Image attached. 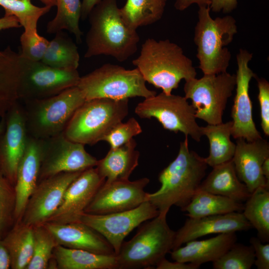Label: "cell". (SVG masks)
Returning a JSON list of instances; mask_svg holds the SVG:
<instances>
[{
    "mask_svg": "<svg viewBox=\"0 0 269 269\" xmlns=\"http://www.w3.org/2000/svg\"><path fill=\"white\" fill-rule=\"evenodd\" d=\"M88 17L85 58L104 55L124 62L136 52L139 35L124 22L117 0H102Z\"/></svg>",
    "mask_w": 269,
    "mask_h": 269,
    "instance_id": "1",
    "label": "cell"
},
{
    "mask_svg": "<svg viewBox=\"0 0 269 269\" xmlns=\"http://www.w3.org/2000/svg\"><path fill=\"white\" fill-rule=\"evenodd\" d=\"M207 166L204 158L189 149L188 136H185L180 143L176 158L159 174L160 188L148 193L147 200L159 213L167 214L173 205L182 210L199 189Z\"/></svg>",
    "mask_w": 269,
    "mask_h": 269,
    "instance_id": "2",
    "label": "cell"
},
{
    "mask_svg": "<svg viewBox=\"0 0 269 269\" xmlns=\"http://www.w3.org/2000/svg\"><path fill=\"white\" fill-rule=\"evenodd\" d=\"M132 63L146 82L167 95L178 87L182 79L187 81L197 75L192 60L180 46L168 39L147 38Z\"/></svg>",
    "mask_w": 269,
    "mask_h": 269,
    "instance_id": "3",
    "label": "cell"
},
{
    "mask_svg": "<svg viewBox=\"0 0 269 269\" xmlns=\"http://www.w3.org/2000/svg\"><path fill=\"white\" fill-rule=\"evenodd\" d=\"M209 6H199L194 29L199 68L204 75L227 72L231 53L226 47L237 33L236 19L231 15L213 18Z\"/></svg>",
    "mask_w": 269,
    "mask_h": 269,
    "instance_id": "4",
    "label": "cell"
},
{
    "mask_svg": "<svg viewBox=\"0 0 269 269\" xmlns=\"http://www.w3.org/2000/svg\"><path fill=\"white\" fill-rule=\"evenodd\" d=\"M167 214L159 213L132 239L123 242L116 255L118 269L150 268L165 258L172 250L176 234L167 224Z\"/></svg>",
    "mask_w": 269,
    "mask_h": 269,
    "instance_id": "5",
    "label": "cell"
},
{
    "mask_svg": "<svg viewBox=\"0 0 269 269\" xmlns=\"http://www.w3.org/2000/svg\"><path fill=\"white\" fill-rule=\"evenodd\" d=\"M129 113V99L98 98L86 101L75 112L63 133L84 145L100 141Z\"/></svg>",
    "mask_w": 269,
    "mask_h": 269,
    "instance_id": "6",
    "label": "cell"
},
{
    "mask_svg": "<svg viewBox=\"0 0 269 269\" xmlns=\"http://www.w3.org/2000/svg\"><path fill=\"white\" fill-rule=\"evenodd\" d=\"M85 101L77 86L50 97L24 101L28 134L44 139L63 133L75 112Z\"/></svg>",
    "mask_w": 269,
    "mask_h": 269,
    "instance_id": "7",
    "label": "cell"
},
{
    "mask_svg": "<svg viewBox=\"0 0 269 269\" xmlns=\"http://www.w3.org/2000/svg\"><path fill=\"white\" fill-rule=\"evenodd\" d=\"M145 81L136 68L126 69L116 64L106 63L80 77L77 87L86 101L98 98L129 99L135 97L144 99L156 94L148 89Z\"/></svg>",
    "mask_w": 269,
    "mask_h": 269,
    "instance_id": "8",
    "label": "cell"
},
{
    "mask_svg": "<svg viewBox=\"0 0 269 269\" xmlns=\"http://www.w3.org/2000/svg\"><path fill=\"white\" fill-rule=\"evenodd\" d=\"M236 84V75L227 72L204 75L199 79L185 81L184 97L191 100L196 119L210 125L220 124Z\"/></svg>",
    "mask_w": 269,
    "mask_h": 269,
    "instance_id": "9",
    "label": "cell"
},
{
    "mask_svg": "<svg viewBox=\"0 0 269 269\" xmlns=\"http://www.w3.org/2000/svg\"><path fill=\"white\" fill-rule=\"evenodd\" d=\"M134 112L141 119H156L164 129L183 133L200 141L201 127L196 121L195 110L185 97L162 92L145 98L136 106Z\"/></svg>",
    "mask_w": 269,
    "mask_h": 269,
    "instance_id": "10",
    "label": "cell"
},
{
    "mask_svg": "<svg viewBox=\"0 0 269 269\" xmlns=\"http://www.w3.org/2000/svg\"><path fill=\"white\" fill-rule=\"evenodd\" d=\"M20 55V54H19ZM19 100L41 99L57 95L77 86L80 76L77 70L51 67L41 61H32L20 55Z\"/></svg>",
    "mask_w": 269,
    "mask_h": 269,
    "instance_id": "11",
    "label": "cell"
},
{
    "mask_svg": "<svg viewBox=\"0 0 269 269\" xmlns=\"http://www.w3.org/2000/svg\"><path fill=\"white\" fill-rule=\"evenodd\" d=\"M39 140L41 164L38 182L62 172L83 171L97 164L98 160L86 151L85 145L68 139L63 133Z\"/></svg>",
    "mask_w": 269,
    "mask_h": 269,
    "instance_id": "12",
    "label": "cell"
},
{
    "mask_svg": "<svg viewBox=\"0 0 269 269\" xmlns=\"http://www.w3.org/2000/svg\"><path fill=\"white\" fill-rule=\"evenodd\" d=\"M159 212L149 201L132 210L104 215L84 213L81 222L102 235L118 253L124 239L143 222L156 217Z\"/></svg>",
    "mask_w": 269,
    "mask_h": 269,
    "instance_id": "13",
    "label": "cell"
},
{
    "mask_svg": "<svg viewBox=\"0 0 269 269\" xmlns=\"http://www.w3.org/2000/svg\"><path fill=\"white\" fill-rule=\"evenodd\" d=\"M253 53L240 49L237 54L236 95L231 110L233 119L231 135L235 139L244 138L251 142L262 138L253 118L252 103L249 95L250 82L257 75L249 64Z\"/></svg>",
    "mask_w": 269,
    "mask_h": 269,
    "instance_id": "14",
    "label": "cell"
},
{
    "mask_svg": "<svg viewBox=\"0 0 269 269\" xmlns=\"http://www.w3.org/2000/svg\"><path fill=\"white\" fill-rule=\"evenodd\" d=\"M149 182L146 177L105 183L100 188L84 213L104 215L136 208L147 201L144 188Z\"/></svg>",
    "mask_w": 269,
    "mask_h": 269,
    "instance_id": "15",
    "label": "cell"
},
{
    "mask_svg": "<svg viewBox=\"0 0 269 269\" xmlns=\"http://www.w3.org/2000/svg\"><path fill=\"white\" fill-rule=\"evenodd\" d=\"M82 172H62L40 181L20 222L32 227L46 222L60 206L68 186Z\"/></svg>",
    "mask_w": 269,
    "mask_h": 269,
    "instance_id": "16",
    "label": "cell"
},
{
    "mask_svg": "<svg viewBox=\"0 0 269 269\" xmlns=\"http://www.w3.org/2000/svg\"><path fill=\"white\" fill-rule=\"evenodd\" d=\"M0 139V172L14 186L28 139L22 106L17 102L7 112Z\"/></svg>",
    "mask_w": 269,
    "mask_h": 269,
    "instance_id": "17",
    "label": "cell"
},
{
    "mask_svg": "<svg viewBox=\"0 0 269 269\" xmlns=\"http://www.w3.org/2000/svg\"><path fill=\"white\" fill-rule=\"evenodd\" d=\"M105 182L95 167L83 171L68 186L60 206L46 222H79L85 209Z\"/></svg>",
    "mask_w": 269,
    "mask_h": 269,
    "instance_id": "18",
    "label": "cell"
},
{
    "mask_svg": "<svg viewBox=\"0 0 269 269\" xmlns=\"http://www.w3.org/2000/svg\"><path fill=\"white\" fill-rule=\"evenodd\" d=\"M236 149L232 158L237 176L252 193L259 187L269 188V181L263 175L262 165L269 157V144L262 137L249 142L236 139Z\"/></svg>",
    "mask_w": 269,
    "mask_h": 269,
    "instance_id": "19",
    "label": "cell"
},
{
    "mask_svg": "<svg viewBox=\"0 0 269 269\" xmlns=\"http://www.w3.org/2000/svg\"><path fill=\"white\" fill-rule=\"evenodd\" d=\"M252 228L242 212H234L187 219L176 231L172 250L189 241L212 234L236 233Z\"/></svg>",
    "mask_w": 269,
    "mask_h": 269,
    "instance_id": "20",
    "label": "cell"
},
{
    "mask_svg": "<svg viewBox=\"0 0 269 269\" xmlns=\"http://www.w3.org/2000/svg\"><path fill=\"white\" fill-rule=\"evenodd\" d=\"M43 225L52 235L58 245L97 254L116 255L112 246L102 235L81 222H48Z\"/></svg>",
    "mask_w": 269,
    "mask_h": 269,
    "instance_id": "21",
    "label": "cell"
},
{
    "mask_svg": "<svg viewBox=\"0 0 269 269\" xmlns=\"http://www.w3.org/2000/svg\"><path fill=\"white\" fill-rule=\"evenodd\" d=\"M40 164V140L28 135L25 151L18 164L14 185L15 223L21 221L28 199L38 183Z\"/></svg>",
    "mask_w": 269,
    "mask_h": 269,
    "instance_id": "22",
    "label": "cell"
},
{
    "mask_svg": "<svg viewBox=\"0 0 269 269\" xmlns=\"http://www.w3.org/2000/svg\"><path fill=\"white\" fill-rule=\"evenodd\" d=\"M237 241L236 233L219 234L204 240H192L170 252L174 260L201 266L212 263L223 255Z\"/></svg>",
    "mask_w": 269,
    "mask_h": 269,
    "instance_id": "23",
    "label": "cell"
},
{
    "mask_svg": "<svg viewBox=\"0 0 269 269\" xmlns=\"http://www.w3.org/2000/svg\"><path fill=\"white\" fill-rule=\"evenodd\" d=\"M133 138L116 148H110L106 155L98 160L95 168L105 183L129 179L138 164L139 152Z\"/></svg>",
    "mask_w": 269,
    "mask_h": 269,
    "instance_id": "24",
    "label": "cell"
},
{
    "mask_svg": "<svg viewBox=\"0 0 269 269\" xmlns=\"http://www.w3.org/2000/svg\"><path fill=\"white\" fill-rule=\"evenodd\" d=\"M199 189L240 202L246 201L251 194L239 179L232 160L213 167Z\"/></svg>",
    "mask_w": 269,
    "mask_h": 269,
    "instance_id": "25",
    "label": "cell"
},
{
    "mask_svg": "<svg viewBox=\"0 0 269 269\" xmlns=\"http://www.w3.org/2000/svg\"><path fill=\"white\" fill-rule=\"evenodd\" d=\"M20 55L9 46L0 51V117H5L19 101Z\"/></svg>",
    "mask_w": 269,
    "mask_h": 269,
    "instance_id": "26",
    "label": "cell"
},
{
    "mask_svg": "<svg viewBox=\"0 0 269 269\" xmlns=\"http://www.w3.org/2000/svg\"><path fill=\"white\" fill-rule=\"evenodd\" d=\"M53 258L60 269H118L116 255H103L57 245Z\"/></svg>",
    "mask_w": 269,
    "mask_h": 269,
    "instance_id": "27",
    "label": "cell"
},
{
    "mask_svg": "<svg viewBox=\"0 0 269 269\" xmlns=\"http://www.w3.org/2000/svg\"><path fill=\"white\" fill-rule=\"evenodd\" d=\"M244 204L228 197L198 189L189 204L181 211L187 212L189 218L242 212Z\"/></svg>",
    "mask_w": 269,
    "mask_h": 269,
    "instance_id": "28",
    "label": "cell"
},
{
    "mask_svg": "<svg viewBox=\"0 0 269 269\" xmlns=\"http://www.w3.org/2000/svg\"><path fill=\"white\" fill-rule=\"evenodd\" d=\"M2 241L9 256L10 268L26 269L33 255V227L15 223Z\"/></svg>",
    "mask_w": 269,
    "mask_h": 269,
    "instance_id": "29",
    "label": "cell"
},
{
    "mask_svg": "<svg viewBox=\"0 0 269 269\" xmlns=\"http://www.w3.org/2000/svg\"><path fill=\"white\" fill-rule=\"evenodd\" d=\"M232 125L231 121L201 127L202 135L209 142V154L204 158L208 165L213 167L232 159L236 149V143L230 138Z\"/></svg>",
    "mask_w": 269,
    "mask_h": 269,
    "instance_id": "30",
    "label": "cell"
},
{
    "mask_svg": "<svg viewBox=\"0 0 269 269\" xmlns=\"http://www.w3.org/2000/svg\"><path fill=\"white\" fill-rule=\"evenodd\" d=\"M167 0H127L120 8L121 15L126 25L134 30L147 26L162 17Z\"/></svg>",
    "mask_w": 269,
    "mask_h": 269,
    "instance_id": "31",
    "label": "cell"
},
{
    "mask_svg": "<svg viewBox=\"0 0 269 269\" xmlns=\"http://www.w3.org/2000/svg\"><path fill=\"white\" fill-rule=\"evenodd\" d=\"M80 56L78 48L72 39L62 31L55 34L49 41L41 60L51 67L65 70H77Z\"/></svg>",
    "mask_w": 269,
    "mask_h": 269,
    "instance_id": "32",
    "label": "cell"
},
{
    "mask_svg": "<svg viewBox=\"0 0 269 269\" xmlns=\"http://www.w3.org/2000/svg\"><path fill=\"white\" fill-rule=\"evenodd\" d=\"M258 237L263 243L269 241V188L259 187L246 200L242 212Z\"/></svg>",
    "mask_w": 269,
    "mask_h": 269,
    "instance_id": "33",
    "label": "cell"
},
{
    "mask_svg": "<svg viewBox=\"0 0 269 269\" xmlns=\"http://www.w3.org/2000/svg\"><path fill=\"white\" fill-rule=\"evenodd\" d=\"M57 12L47 24L46 31L56 34L64 29L73 34L76 42L80 43L83 33L79 27L81 16L82 2L80 0H56Z\"/></svg>",
    "mask_w": 269,
    "mask_h": 269,
    "instance_id": "34",
    "label": "cell"
},
{
    "mask_svg": "<svg viewBox=\"0 0 269 269\" xmlns=\"http://www.w3.org/2000/svg\"><path fill=\"white\" fill-rule=\"evenodd\" d=\"M33 229V255L26 269H47L48 263L53 257L54 249L58 244L43 224L34 226Z\"/></svg>",
    "mask_w": 269,
    "mask_h": 269,
    "instance_id": "35",
    "label": "cell"
},
{
    "mask_svg": "<svg viewBox=\"0 0 269 269\" xmlns=\"http://www.w3.org/2000/svg\"><path fill=\"white\" fill-rule=\"evenodd\" d=\"M0 5L6 13L15 16L24 29L37 27L38 21L51 9L33 4L31 0H0Z\"/></svg>",
    "mask_w": 269,
    "mask_h": 269,
    "instance_id": "36",
    "label": "cell"
},
{
    "mask_svg": "<svg viewBox=\"0 0 269 269\" xmlns=\"http://www.w3.org/2000/svg\"><path fill=\"white\" fill-rule=\"evenodd\" d=\"M255 260L252 245L236 242L219 259L213 262L214 269H250Z\"/></svg>",
    "mask_w": 269,
    "mask_h": 269,
    "instance_id": "37",
    "label": "cell"
},
{
    "mask_svg": "<svg viewBox=\"0 0 269 269\" xmlns=\"http://www.w3.org/2000/svg\"><path fill=\"white\" fill-rule=\"evenodd\" d=\"M14 186L0 172V238L14 222Z\"/></svg>",
    "mask_w": 269,
    "mask_h": 269,
    "instance_id": "38",
    "label": "cell"
},
{
    "mask_svg": "<svg viewBox=\"0 0 269 269\" xmlns=\"http://www.w3.org/2000/svg\"><path fill=\"white\" fill-rule=\"evenodd\" d=\"M20 41L21 52L20 55L32 61H41L48 46L49 41L40 35L37 27L24 29Z\"/></svg>",
    "mask_w": 269,
    "mask_h": 269,
    "instance_id": "39",
    "label": "cell"
},
{
    "mask_svg": "<svg viewBox=\"0 0 269 269\" xmlns=\"http://www.w3.org/2000/svg\"><path fill=\"white\" fill-rule=\"evenodd\" d=\"M141 127L134 118L126 122L123 121L116 125L102 139L107 142L110 148H116L127 143L142 132Z\"/></svg>",
    "mask_w": 269,
    "mask_h": 269,
    "instance_id": "40",
    "label": "cell"
},
{
    "mask_svg": "<svg viewBox=\"0 0 269 269\" xmlns=\"http://www.w3.org/2000/svg\"><path fill=\"white\" fill-rule=\"evenodd\" d=\"M259 90L261 127L266 135H269V83L264 78H256Z\"/></svg>",
    "mask_w": 269,
    "mask_h": 269,
    "instance_id": "41",
    "label": "cell"
},
{
    "mask_svg": "<svg viewBox=\"0 0 269 269\" xmlns=\"http://www.w3.org/2000/svg\"><path fill=\"white\" fill-rule=\"evenodd\" d=\"M255 253L254 265L258 269H269V244H264L258 237H252L250 240Z\"/></svg>",
    "mask_w": 269,
    "mask_h": 269,
    "instance_id": "42",
    "label": "cell"
},
{
    "mask_svg": "<svg viewBox=\"0 0 269 269\" xmlns=\"http://www.w3.org/2000/svg\"><path fill=\"white\" fill-rule=\"evenodd\" d=\"M237 0H211L209 7L213 12L229 13L237 7Z\"/></svg>",
    "mask_w": 269,
    "mask_h": 269,
    "instance_id": "43",
    "label": "cell"
},
{
    "mask_svg": "<svg viewBox=\"0 0 269 269\" xmlns=\"http://www.w3.org/2000/svg\"><path fill=\"white\" fill-rule=\"evenodd\" d=\"M200 266L190 263H184L175 261L171 262L165 258L160 261L156 266L157 269H198Z\"/></svg>",
    "mask_w": 269,
    "mask_h": 269,
    "instance_id": "44",
    "label": "cell"
},
{
    "mask_svg": "<svg viewBox=\"0 0 269 269\" xmlns=\"http://www.w3.org/2000/svg\"><path fill=\"white\" fill-rule=\"evenodd\" d=\"M211 1V0H176L174 6L176 9L183 11L194 3L198 6H210Z\"/></svg>",
    "mask_w": 269,
    "mask_h": 269,
    "instance_id": "45",
    "label": "cell"
},
{
    "mask_svg": "<svg viewBox=\"0 0 269 269\" xmlns=\"http://www.w3.org/2000/svg\"><path fill=\"white\" fill-rule=\"evenodd\" d=\"M18 19L14 15L5 13L4 16L0 18V31L3 29L20 27Z\"/></svg>",
    "mask_w": 269,
    "mask_h": 269,
    "instance_id": "46",
    "label": "cell"
},
{
    "mask_svg": "<svg viewBox=\"0 0 269 269\" xmlns=\"http://www.w3.org/2000/svg\"><path fill=\"white\" fill-rule=\"evenodd\" d=\"M10 268V260L8 253L1 238H0V269Z\"/></svg>",
    "mask_w": 269,
    "mask_h": 269,
    "instance_id": "47",
    "label": "cell"
},
{
    "mask_svg": "<svg viewBox=\"0 0 269 269\" xmlns=\"http://www.w3.org/2000/svg\"><path fill=\"white\" fill-rule=\"evenodd\" d=\"M102 0H83L82 2V9L81 19L85 20L92 9Z\"/></svg>",
    "mask_w": 269,
    "mask_h": 269,
    "instance_id": "48",
    "label": "cell"
},
{
    "mask_svg": "<svg viewBox=\"0 0 269 269\" xmlns=\"http://www.w3.org/2000/svg\"><path fill=\"white\" fill-rule=\"evenodd\" d=\"M261 171L263 175L268 181H269V157L266 158L264 161L262 165Z\"/></svg>",
    "mask_w": 269,
    "mask_h": 269,
    "instance_id": "49",
    "label": "cell"
},
{
    "mask_svg": "<svg viewBox=\"0 0 269 269\" xmlns=\"http://www.w3.org/2000/svg\"><path fill=\"white\" fill-rule=\"evenodd\" d=\"M43 3L45 5L50 6L51 7L55 6L56 4V0H39Z\"/></svg>",
    "mask_w": 269,
    "mask_h": 269,
    "instance_id": "50",
    "label": "cell"
},
{
    "mask_svg": "<svg viewBox=\"0 0 269 269\" xmlns=\"http://www.w3.org/2000/svg\"><path fill=\"white\" fill-rule=\"evenodd\" d=\"M4 125L3 123H0V134H1L4 130Z\"/></svg>",
    "mask_w": 269,
    "mask_h": 269,
    "instance_id": "51",
    "label": "cell"
}]
</instances>
